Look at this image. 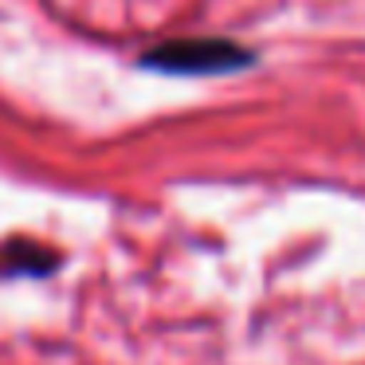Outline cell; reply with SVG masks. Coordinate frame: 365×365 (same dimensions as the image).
I'll return each mask as SVG.
<instances>
[{
	"label": "cell",
	"mask_w": 365,
	"mask_h": 365,
	"mask_svg": "<svg viewBox=\"0 0 365 365\" xmlns=\"http://www.w3.org/2000/svg\"><path fill=\"white\" fill-rule=\"evenodd\" d=\"M150 67H161V71H228V67L247 63V56L232 43H169V48H158L150 59Z\"/></svg>",
	"instance_id": "cell-1"
}]
</instances>
